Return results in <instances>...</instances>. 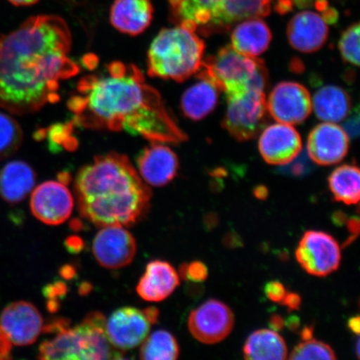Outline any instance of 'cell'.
<instances>
[{"mask_svg":"<svg viewBox=\"0 0 360 360\" xmlns=\"http://www.w3.org/2000/svg\"><path fill=\"white\" fill-rule=\"evenodd\" d=\"M292 360H335L337 356L334 349L325 342L309 340L301 342L296 346L290 356Z\"/></svg>","mask_w":360,"mask_h":360,"instance_id":"30","label":"cell"},{"mask_svg":"<svg viewBox=\"0 0 360 360\" xmlns=\"http://www.w3.org/2000/svg\"><path fill=\"white\" fill-rule=\"evenodd\" d=\"M254 195L259 200H267L269 196V191L267 187L259 186L255 188Z\"/></svg>","mask_w":360,"mask_h":360,"instance_id":"47","label":"cell"},{"mask_svg":"<svg viewBox=\"0 0 360 360\" xmlns=\"http://www.w3.org/2000/svg\"><path fill=\"white\" fill-rule=\"evenodd\" d=\"M15 6H30L37 3L39 0H8Z\"/></svg>","mask_w":360,"mask_h":360,"instance_id":"51","label":"cell"},{"mask_svg":"<svg viewBox=\"0 0 360 360\" xmlns=\"http://www.w3.org/2000/svg\"><path fill=\"white\" fill-rule=\"evenodd\" d=\"M65 246L70 253L77 254L84 249V245L82 238L79 236H70L67 238Z\"/></svg>","mask_w":360,"mask_h":360,"instance_id":"39","label":"cell"},{"mask_svg":"<svg viewBox=\"0 0 360 360\" xmlns=\"http://www.w3.org/2000/svg\"><path fill=\"white\" fill-rule=\"evenodd\" d=\"M179 276L184 281L200 283L208 278L209 270L201 261H193L191 264L184 263L179 267Z\"/></svg>","mask_w":360,"mask_h":360,"instance_id":"33","label":"cell"},{"mask_svg":"<svg viewBox=\"0 0 360 360\" xmlns=\"http://www.w3.org/2000/svg\"><path fill=\"white\" fill-rule=\"evenodd\" d=\"M346 224L351 236L357 237L359 233V219L358 217L348 219Z\"/></svg>","mask_w":360,"mask_h":360,"instance_id":"43","label":"cell"},{"mask_svg":"<svg viewBox=\"0 0 360 360\" xmlns=\"http://www.w3.org/2000/svg\"><path fill=\"white\" fill-rule=\"evenodd\" d=\"M12 344L0 327V359H11Z\"/></svg>","mask_w":360,"mask_h":360,"instance_id":"38","label":"cell"},{"mask_svg":"<svg viewBox=\"0 0 360 360\" xmlns=\"http://www.w3.org/2000/svg\"><path fill=\"white\" fill-rule=\"evenodd\" d=\"M0 327L12 345L25 346L34 343L41 334L44 319L38 309L27 301H17L3 309Z\"/></svg>","mask_w":360,"mask_h":360,"instance_id":"15","label":"cell"},{"mask_svg":"<svg viewBox=\"0 0 360 360\" xmlns=\"http://www.w3.org/2000/svg\"><path fill=\"white\" fill-rule=\"evenodd\" d=\"M219 223V218L217 214L214 213H209L205 215L204 219V224L207 231H211L217 226Z\"/></svg>","mask_w":360,"mask_h":360,"instance_id":"42","label":"cell"},{"mask_svg":"<svg viewBox=\"0 0 360 360\" xmlns=\"http://www.w3.org/2000/svg\"><path fill=\"white\" fill-rule=\"evenodd\" d=\"M356 349H357V356L359 357V340H357Z\"/></svg>","mask_w":360,"mask_h":360,"instance_id":"52","label":"cell"},{"mask_svg":"<svg viewBox=\"0 0 360 360\" xmlns=\"http://www.w3.org/2000/svg\"><path fill=\"white\" fill-rule=\"evenodd\" d=\"M197 83L184 93L180 108L184 116L191 120L205 119L217 105L220 90L208 79L197 76Z\"/></svg>","mask_w":360,"mask_h":360,"instance_id":"24","label":"cell"},{"mask_svg":"<svg viewBox=\"0 0 360 360\" xmlns=\"http://www.w3.org/2000/svg\"><path fill=\"white\" fill-rule=\"evenodd\" d=\"M347 326L349 330L352 331L354 334L359 335L360 328V319L358 315L357 316L350 318L348 321Z\"/></svg>","mask_w":360,"mask_h":360,"instance_id":"48","label":"cell"},{"mask_svg":"<svg viewBox=\"0 0 360 360\" xmlns=\"http://www.w3.org/2000/svg\"><path fill=\"white\" fill-rule=\"evenodd\" d=\"M269 326L271 328L272 330L281 331L285 327V319L281 315L274 314L269 318Z\"/></svg>","mask_w":360,"mask_h":360,"instance_id":"41","label":"cell"},{"mask_svg":"<svg viewBox=\"0 0 360 360\" xmlns=\"http://www.w3.org/2000/svg\"><path fill=\"white\" fill-rule=\"evenodd\" d=\"M154 17L151 0H115L110 8V22L120 32L138 35L145 32Z\"/></svg>","mask_w":360,"mask_h":360,"instance_id":"21","label":"cell"},{"mask_svg":"<svg viewBox=\"0 0 360 360\" xmlns=\"http://www.w3.org/2000/svg\"><path fill=\"white\" fill-rule=\"evenodd\" d=\"M179 281V274L172 265L166 261L154 260L148 264L136 291L148 302H160L173 294Z\"/></svg>","mask_w":360,"mask_h":360,"instance_id":"20","label":"cell"},{"mask_svg":"<svg viewBox=\"0 0 360 360\" xmlns=\"http://www.w3.org/2000/svg\"><path fill=\"white\" fill-rule=\"evenodd\" d=\"M141 345L139 358L143 360H174L179 355L178 342L169 331H155Z\"/></svg>","mask_w":360,"mask_h":360,"instance_id":"28","label":"cell"},{"mask_svg":"<svg viewBox=\"0 0 360 360\" xmlns=\"http://www.w3.org/2000/svg\"><path fill=\"white\" fill-rule=\"evenodd\" d=\"M314 330V326H304L300 332L301 340L304 341L313 339Z\"/></svg>","mask_w":360,"mask_h":360,"instance_id":"49","label":"cell"},{"mask_svg":"<svg viewBox=\"0 0 360 360\" xmlns=\"http://www.w3.org/2000/svg\"><path fill=\"white\" fill-rule=\"evenodd\" d=\"M245 359L283 360L288 357L285 340L272 330H259L248 337L243 349Z\"/></svg>","mask_w":360,"mask_h":360,"instance_id":"26","label":"cell"},{"mask_svg":"<svg viewBox=\"0 0 360 360\" xmlns=\"http://www.w3.org/2000/svg\"><path fill=\"white\" fill-rule=\"evenodd\" d=\"M93 254L98 264L118 269L132 263L137 244L132 233L120 225L102 227L94 238Z\"/></svg>","mask_w":360,"mask_h":360,"instance_id":"13","label":"cell"},{"mask_svg":"<svg viewBox=\"0 0 360 360\" xmlns=\"http://www.w3.org/2000/svg\"><path fill=\"white\" fill-rule=\"evenodd\" d=\"M295 256L306 272L314 276L325 277L340 267L341 249L330 233L309 231L301 238Z\"/></svg>","mask_w":360,"mask_h":360,"instance_id":"10","label":"cell"},{"mask_svg":"<svg viewBox=\"0 0 360 360\" xmlns=\"http://www.w3.org/2000/svg\"><path fill=\"white\" fill-rule=\"evenodd\" d=\"M259 150L267 164L285 165L302 150V139L290 124H276L263 130L259 141Z\"/></svg>","mask_w":360,"mask_h":360,"instance_id":"18","label":"cell"},{"mask_svg":"<svg viewBox=\"0 0 360 360\" xmlns=\"http://www.w3.org/2000/svg\"><path fill=\"white\" fill-rule=\"evenodd\" d=\"M277 1H278V0H277Z\"/></svg>","mask_w":360,"mask_h":360,"instance_id":"53","label":"cell"},{"mask_svg":"<svg viewBox=\"0 0 360 360\" xmlns=\"http://www.w3.org/2000/svg\"><path fill=\"white\" fill-rule=\"evenodd\" d=\"M267 110L278 122L300 124L312 112V100L309 90L299 83L285 81L278 84L270 93Z\"/></svg>","mask_w":360,"mask_h":360,"instance_id":"12","label":"cell"},{"mask_svg":"<svg viewBox=\"0 0 360 360\" xmlns=\"http://www.w3.org/2000/svg\"><path fill=\"white\" fill-rule=\"evenodd\" d=\"M266 102L263 90L250 89L240 96L227 97L224 129L238 141L255 138L267 124Z\"/></svg>","mask_w":360,"mask_h":360,"instance_id":"8","label":"cell"},{"mask_svg":"<svg viewBox=\"0 0 360 360\" xmlns=\"http://www.w3.org/2000/svg\"><path fill=\"white\" fill-rule=\"evenodd\" d=\"M74 205L73 195L60 180L44 182L33 190L30 198L31 212L39 221L48 225L65 222Z\"/></svg>","mask_w":360,"mask_h":360,"instance_id":"14","label":"cell"},{"mask_svg":"<svg viewBox=\"0 0 360 360\" xmlns=\"http://www.w3.org/2000/svg\"><path fill=\"white\" fill-rule=\"evenodd\" d=\"M287 36L291 46L296 51L311 53L326 44L328 27L318 13L303 11L292 18L288 25Z\"/></svg>","mask_w":360,"mask_h":360,"instance_id":"19","label":"cell"},{"mask_svg":"<svg viewBox=\"0 0 360 360\" xmlns=\"http://www.w3.org/2000/svg\"><path fill=\"white\" fill-rule=\"evenodd\" d=\"M223 243L227 248H238L243 245L241 238L235 231L226 233L224 236Z\"/></svg>","mask_w":360,"mask_h":360,"instance_id":"40","label":"cell"},{"mask_svg":"<svg viewBox=\"0 0 360 360\" xmlns=\"http://www.w3.org/2000/svg\"><path fill=\"white\" fill-rule=\"evenodd\" d=\"M338 17L339 15H338L336 11L331 8H326L322 15L323 19L328 24H334L338 20Z\"/></svg>","mask_w":360,"mask_h":360,"instance_id":"46","label":"cell"},{"mask_svg":"<svg viewBox=\"0 0 360 360\" xmlns=\"http://www.w3.org/2000/svg\"><path fill=\"white\" fill-rule=\"evenodd\" d=\"M359 169L355 165H344L333 171L328 187L334 199L345 205H356L360 197Z\"/></svg>","mask_w":360,"mask_h":360,"instance_id":"27","label":"cell"},{"mask_svg":"<svg viewBox=\"0 0 360 360\" xmlns=\"http://www.w3.org/2000/svg\"><path fill=\"white\" fill-rule=\"evenodd\" d=\"M347 120L345 121L342 128L347 134L349 139H357L359 134V107L355 109L352 114L346 117Z\"/></svg>","mask_w":360,"mask_h":360,"instance_id":"36","label":"cell"},{"mask_svg":"<svg viewBox=\"0 0 360 360\" xmlns=\"http://www.w3.org/2000/svg\"><path fill=\"white\" fill-rule=\"evenodd\" d=\"M349 139L335 123L319 124L309 133L307 153L314 164L330 166L340 163L347 155Z\"/></svg>","mask_w":360,"mask_h":360,"instance_id":"16","label":"cell"},{"mask_svg":"<svg viewBox=\"0 0 360 360\" xmlns=\"http://www.w3.org/2000/svg\"><path fill=\"white\" fill-rule=\"evenodd\" d=\"M36 174L24 161L10 162L0 171V196L11 204H18L33 191Z\"/></svg>","mask_w":360,"mask_h":360,"instance_id":"22","label":"cell"},{"mask_svg":"<svg viewBox=\"0 0 360 360\" xmlns=\"http://www.w3.org/2000/svg\"><path fill=\"white\" fill-rule=\"evenodd\" d=\"M60 274L65 280H70V278H73L75 277L76 273L73 267L70 266V265H67V266H64L61 269Z\"/></svg>","mask_w":360,"mask_h":360,"instance_id":"50","label":"cell"},{"mask_svg":"<svg viewBox=\"0 0 360 360\" xmlns=\"http://www.w3.org/2000/svg\"><path fill=\"white\" fill-rule=\"evenodd\" d=\"M71 45L69 26L55 15L30 17L0 37V107L25 115L58 101L61 81L79 72Z\"/></svg>","mask_w":360,"mask_h":360,"instance_id":"1","label":"cell"},{"mask_svg":"<svg viewBox=\"0 0 360 360\" xmlns=\"http://www.w3.org/2000/svg\"><path fill=\"white\" fill-rule=\"evenodd\" d=\"M312 106L319 120L339 123L349 115L352 102L344 89L335 85H326L314 94Z\"/></svg>","mask_w":360,"mask_h":360,"instance_id":"25","label":"cell"},{"mask_svg":"<svg viewBox=\"0 0 360 360\" xmlns=\"http://www.w3.org/2000/svg\"><path fill=\"white\" fill-rule=\"evenodd\" d=\"M43 292L49 300L47 306L49 311L56 312L60 307L58 299H61L67 295L68 288L64 282L57 281L45 286Z\"/></svg>","mask_w":360,"mask_h":360,"instance_id":"34","label":"cell"},{"mask_svg":"<svg viewBox=\"0 0 360 360\" xmlns=\"http://www.w3.org/2000/svg\"><path fill=\"white\" fill-rule=\"evenodd\" d=\"M264 294L269 300L281 304L287 294L285 285L278 281L268 282L264 286Z\"/></svg>","mask_w":360,"mask_h":360,"instance_id":"35","label":"cell"},{"mask_svg":"<svg viewBox=\"0 0 360 360\" xmlns=\"http://www.w3.org/2000/svg\"><path fill=\"white\" fill-rule=\"evenodd\" d=\"M278 169L282 174L290 175L292 177H303L312 172L314 168V162L310 160L308 153L301 150L294 160Z\"/></svg>","mask_w":360,"mask_h":360,"instance_id":"32","label":"cell"},{"mask_svg":"<svg viewBox=\"0 0 360 360\" xmlns=\"http://www.w3.org/2000/svg\"><path fill=\"white\" fill-rule=\"evenodd\" d=\"M22 141L21 127L11 116L0 112V160L19 150Z\"/></svg>","mask_w":360,"mask_h":360,"instance_id":"29","label":"cell"},{"mask_svg":"<svg viewBox=\"0 0 360 360\" xmlns=\"http://www.w3.org/2000/svg\"><path fill=\"white\" fill-rule=\"evenodd\" d=\"M285 325L292 332H298L300 328V319L296 315H291L285 321Z\"/></svg>","mask_w":360,"mask_h":360,"instance_id":"44","label":"cell"},{"mask_svg":"<svg viewBox=\"0 0 360 360\" xmlns=\"http://www.w3.org/2000/svg\"><path fill=\"white\" fill-rule=\"evenodd\" d=\"M159 317V309L155 307L116 309L105 323L108 339L115 349L124 352L136 348L146 340Z\"/></svg>","mask_w":360,"mask_h":360,"instance_id":"9","label":"cell"},{"mask_svg":"<svg viewBox=\"0 0 360 360\" xmlns=\"http://www.w3.org/2000/svg\"><path fill=\"white\" fill-rule=\"evenodd\" d=\"M197 76L208 79L227 97L240 96L250 89L263 90L268 84V71L259 58L238 53L231 45L202 60Z\"/></svg>","mask_w":360,"mask_h":360,"instance_id":"7","label":"cell"},{"mask_svg":"<svg viewBox=\"0 0 360 360\" xmlns=\"http://www.w3.org/2000/svg\"><path fill=\"white\" fill-rule=\"evenodd\" d=\"M106 319L90 313L74 328L68 326L39 346L40 359H120L124 351L110 344L105 330Z\"/></svg>","mask_w":360,"mask_h":360,"instance_id":"6","label":"cell"},{"mask_svg":"<svg viewBox=\"0 0 360 360\" xmlns=\"http://www.w3.org/2000/svg\"><path fill=\"white\" fill-rule=\"evenodd\" d=\"M72 124L84 129L124 131L150 142L180 143L187 135L166 109L160 94L134 65L114 61L84 76L67 103Z\"/></svg>","mask_w":360,"mask_h":360,"instance_id":"2","label":"cell"},{"mask_svg":"<svg viewBox=\"0 0 360 360\" xmlns=\"http://www.w3.org/2000/svg\"><path fill=\"white\" fill-rule=\"evenodd\" d=\"M235 326V315L227 304L210 300L193 310L188 317V330L195 340L205 345L219 343Z\"/></svg>","mask_w":360,"mask_h":360,"instance_id":"11","label":"cell"},{"mask_svg":"<svg viewBox=\"0 0 360 360\" xmlns=\"http://www.w3.org/2000/svg\"><path fill=\"white\" fill-rule=\"evenodd\" d=\"M272 34L266 22L252 18L238 24L231 34V46L242 55L256 58L267 51Z\"/></svg>","mask_w":360,"mask_h":360,"instance_id":"23","label":"cell"},{"mask_svg":"<svg viewBox=\"0 0 360 360\" xmlns=\"http://www.w3.org/2000/svg\"><path fill=\"white\" fill-rule=\"evenodd\" d=\"M205 49V42L195 31L181 25L163 29L148 49V74L184 82L201 70Z\"/></svg>","mask_w":360,"mask_h":360,"instance_id":"4","label":"cell"},{"mask_svg":"<svg viewBox=\"0 0 360 360\" xmlns=\"http://www.w3.org/2000/svg\"><path fill=\"white\" fill-rule=\"evenodd\" d=\"M75 193L80 215L98 228L132 226L146 217L152 198L129 158L118 153L96 156L80 169Z\"/></svg>","mask_w":360,"mask_h":360,"instance_id":"3","label":"cell"},{"mask_svg":"<svg viewBox=\"0 0 360 360\" xmlns=\"http://www.w3.org/2000/svg\"><path fill=\"white\" fill-rule=\"evenodd\" d=\"M301 302H302V300H301L300 295L294 292H287L281 304L285 305L290 311H294V310L300 309Z\"/></svg>","mask_w":360,"mask_h":360,"instance_id":"37","label":"cell"},{"mask_svg":"<svg viewBox=\"0 0 360 360\" xmlns=\"http://www.w3.org/2000/svg\"><path fill=\"white\" fill-rule=\"evenodd\" d=\"M347 215L343 211L338 210L332 214V221L336 226L340 227L347 222Z\"/></svg>","mask_w":360,"mask_h":360,"instance_id":"45","label":"cell"},{"mask_svg":"<svg viewBox=\"0 0 360 360\" xmlns=\"http://www.w3.org/2000/svg\"><path fill=\"white\" fill-rule=\"evenodd\" d=\"M359 24L350 25L342 34L339 49L342 58L347 64L359 66Z\"/></svg>","mask_w":360,"mask_h":360,"instance_id":"31","label":"cell"},{"mask_svg":"<svg viewBox=\"0 0 360 360\" xmlns=\"http://www.w3.org/2000/svg\"><path fill=\"white\" fill-rule=\"evenodd\" d=\"M138 173L148 186H167L178 174L179 159L164 143L151 142L143 148L136 160Z\"/></svg>","mask_w":360,"mask_h":360,"instance_id":"17","label":"cell"},{"mask_svg":"<svg viewBox=\"0 0 360 360\" xmlns=\"http://www.w3.org/2000/svg\"><path fill=\"white\" fill-rule=\"evenodd\" d=\"M169 6L175 24L204 34L271 12L270 0H169Z\"/></svg>","mask_w":360,"mask_h":360,"instance_id":"5","label":"cell"}]
</instances>
